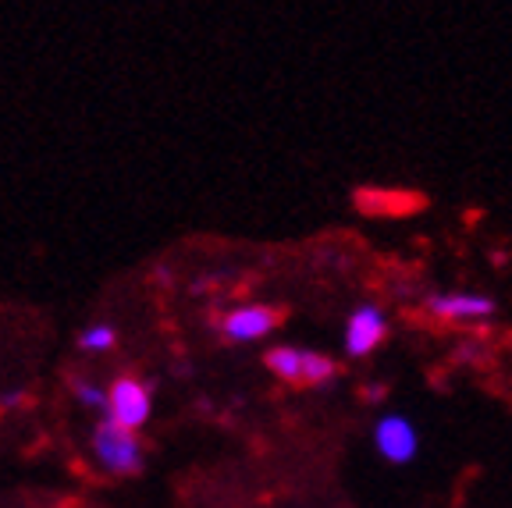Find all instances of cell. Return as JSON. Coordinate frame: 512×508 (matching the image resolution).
<instances>
[{"instance_id": "7", "label": "cell", "mask_w": 512, "mask_h": 508, "mask_svg": "<svg viewBox=\"0 0 512 508\" xmlns=\"http://www.w3.org/2000/svg\"><path fill=\"white\" fill-rule=\"evenodd\" d=\"M427 310L441 320H480L495 310V302L484 299V295L452 292V295H431V299H427Z\"/></svg>"}, {"instance_id": "1", "label": "cell", "mask_w": 512, "mask_h": 508, "mask_svg": "<svg viewBox=\"0 0 512 508\" xmlns=\"http://www.w3.org/2000/svg\"><path fill=\"white\" fill-rule=\"evenodd\" d=\"M267 370L278 374L285 384H296V388H317V384H328L338 374V363L324 352H306L292 349V345H278L264 356Z\"/></svg>"}, {"instance_id": "10", "label": "cell", "mask_w": 512, "mask_h": 508, "mask_svg": "<svg viewBox=\"0 0 512 508\" xmlns=\"http://www.w3.org/2000/svg\"><path fill=\"white\" fill-rule=\"evenodd\" d=\"M75 395H79V402L89 405V409H107V391H100L96 384L79 381L75 384Z\"/></svg>"}, {"instance_id": "5", "label": "cell", "mask_w": 512, "mask_h": 508, "mask_svg": "<svg viewBox=\"0 0 512 508\" xmlns=\"http://www.w3.org/2000/svg\"><path fill=\"white\" fill-rule=\"evenodd\" d=\"M281 320H285V310L278 306H242V310L224 313L221 334L228 342H253V338L271 334Z\"/></svg>"}, {"instance_id": "2", "label": "cell", "mask_w": 512, "mask_h": 508, "mask_svg": "<svg viewBox=\"0 0 512 508\" xmlns=\"http://www.w3.org/2000/svg\"><path fill=\"white\" fill-rule=\"evenodd\" d=\"M93 448H96V459L104 462L111 473H136V469L143 466V452H139L136 434L111 420H104L96 427Z\"/></svg>"}, {"instance_id": "4", "label": "cell", "mask_w": 512, "mask_h": 508, "mask_svg": "<svg viewBox=\"0 0 512 508\" xmlns=\"http://www.w3.org/2000/svg\"><path fill=\"white\" fill-rule=\"evenodd\" d=\"M150 416V388L136 377H121L107 391V420L125 430H136Z\"/></svg>"}, {"instance_id": "8", "label": "cell", "mask_w": 512, "mask_h": 508, "mask_svg": "<svg viewBox=\"0 0 512 508\" xmlns=\"http://www.w3.org/2000/svg\"><path fill=\"white\" fill-rule=\"evenodd\" d=\"M374 441L384 459H392V462H406V459H413V452H416V430L409 427V420H402V416H384V420L377 423Z\"/></svg>"}, {"instance_id": "3", "label": "cell", "mask_w": 512, "mask_h": 508, "mask_svg": "<svg viewBox=\"0 0 512 508\" xmlns=\"http://www.w3.org/2000/svg\"><path fill=\"white\" fill-rule=\"evenodd\" d=\"M427 207V196L416 189H381V185H363L356 189V210L367 217H409Z\"/></svg>"}, {"instance_id": "9", "label": "cell", "mask_w": 512, "mask_h": 508, "mask_svg": "<svg viewBox=\"0 0 512 508\" xmlns=\"http://www.w3.org/2000/svg\"><path fill=\"white\" fill-rule=\"evenodd\" d=\"M79 345L82 349H89V352H104V349H111L114 345V331L111 327H89V331H82V338H79Z\"/></svg>"}, {"instance_id": "6", "label": "cell", "mask_w": 512, "mask_h": 508, "mask_svg": "<svg viewBox=\"0 0 512 508\" xmlns=\"http://www.w3.org/2000/svg\"><path fill=\"white\" fill-rule=\"evenodd\" d=\"M384 338H388V320L381 317L377 306H360L345 324V349L352 356H370Z\"/></svg>"}, {"instance_id": "11", "label": "cell", "mask_w": 512, "mask_h": 508, "mask_svg": "<svg viewBox=\"0 0 512 508\" xmlns=\"http://www.w3.org/2000/svg\"><path fill=\"white\" fill-rule=\"evenodd\" d=\"M25 402V391H8V395L0 398V405H22Z\"/></svg>"}]
</instances>
